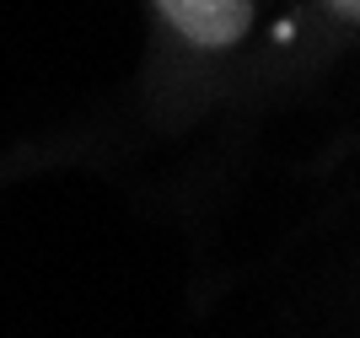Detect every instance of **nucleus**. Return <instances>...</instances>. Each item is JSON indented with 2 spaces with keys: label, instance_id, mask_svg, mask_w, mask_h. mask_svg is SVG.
<instances>
[{
  "label": "nucleus",
  "instance_id": "1",
  "mask_svg": "<svg viewBox=\"0 0 360 338\" xmlns=\"http://www.w3.org/2000/svg\"><path fill=\"white\" fill-rule=\"evenodd\" d=\"M150 6L162 11V22L183 44L205 48V54L242 48L258 22V0H150Z\"/></svg>",
  "mask_w": 360,
  "mask_h": 338
},
{
  "label": "nucleus",
  "instance_id": "2",
  "mask_svg": "<svg viewBox=\"0 0 360 338\" xmlns=\"http://www.w3.org/2000/svg\"><path fill=\"white\" fill-rule=\"evenodd\" d=\"M323 6H328V11L339 16L345 27H355V22H360V0H323Z\"/></svg>",
  "mask_w": 360,
  "mask_h": 338
}]
</instances>
